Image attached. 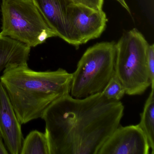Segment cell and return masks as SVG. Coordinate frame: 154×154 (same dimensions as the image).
<instances>
[{
    "instance_id": "obj_3",
    "label": "cell",
    "mask_w": 154,
    "mask_h": 154,
    "mask_svg": "<svg viewBox=\"0 0 154 154\" xmlns=\"http://www.w3.org/2000/svg\"><path fill=\"white\" fill-rule=\"evenodd\" d=\"M116 44L100 42L86 49L72 73L71 96L82 99L103 91L115 74Z\"/></svg>"
},
{
    "instance_id": "obj_14",
    "label": "cell",
    "mask_w": 154,
    "mask_h": 154,
    "mask_svg": "<svg viewBox=\"0 0 154 154\" xmlns=\"http://www.w3.org/2000/svg\"><path fill=\"white\" fill-rule=\"evenodd\" d=\"M147 64L151 85L154 84V45H149L147 51ZM151 86V85H150Z\"/></svg>"
},
{
    "instance_id": "obj_16",
    "label": "cell",
    "mask_w": 154,
    "mask_h": 154,
    "mask_svg": "<svg viewBox=\"0 0 154 154\" xmlns=\"http://www.w3.org/2000/svg\"><path fill=\"white\" fill-rule=\"evenodd\" d=\"M8 149L3 143L2 137L0 134V154H8Z\"/></svg>"
},
{
    "instance_id": "obj_15",
    "label": "cell",
    "mask_w": 154,
    "mask_h": 154,
    "mask_svg": "<svg viewBox=\"0 0 154 154\" xmlns=\"http://www.w3.org/2000/svg\"><path fill=\"white\" fill-rule=\"evenodd\" d=\"M72 3L82 4L96 10H102L104 0H70Z\"/></svg>"
},
{
    "instance_id": "obj_4",
    "label": "cell",
    "mask_w": 154,
    "mask_h": 154,
    "mask_svg": "<svg viewBox=\"0 0 154 154\" xmlns=\"http://www.w3.org/2000/svg\"><path fill=\"white\" fill-rule=\"evenodd\" d=\"M149 44L137 29L124 33L116 44L115 75L125 94H143L151 85L147 64Z\"/></svg>"
},
{
    "instance_id": "obj_2",
    "label": "cell",
    "mask_w": 154,
    "mask_h": 154,
    "mask_svg": "<svg viewBox=\"0 0 154 154\" xmlns=\"http://www.w3.org/2000/svg\"><path fill=\"white\" fill-rule=\"evenodd\" d=\"M72 73L63 68L37 72L27 63L5 68L0 82L7 91L21 124L42 118L56 100L69 94Z\"/></svg>"
},
{
    "instance_id": "obj_11",
    "label": "cell",
    "mask_w": 154,
    "mask_h": 154,
    "mask_svg": "<svg viewBox=\"0 0 154 154\" xmlns=\"http://www.w3.org/2000/svg\"><path fill=\"white\" fill-rule=\"evenodd\" d=\"M151 89L143 112L140 113L138 125L146 138L150 148V154H154V88Z\"/></svg>"
},
{
    "instance_id": "obj_8",
    "label": "cell",
    "mask_w": 154,
    "mask_h": 154,
    "mask_svg": "<svg viewBox=\"0 0 154 154\" xmlns=\"http://www.w3.org/2000/svg\"><path fill=\"white\" fill-rule=\"evenodd\" d=\"M21 126L7 91L0 82V134L10 154H20L24 140Z\"/></svg>"
},
{
    "instance_id": "obj_13",
    "label": "cell",
    "mask_w": 154,
    "mask_h": 154,
    "mask_svg": "<svg viewBox=\"0 0 154 154\" xmlns=\"http://www.w3.org/2000/svg\"><path fill=\"white\" fill-rule=\"evenodd\" d=\"M101 93L109 100L120 101L125 94V91L122 85L114 74Z\"/></svg>"
},
{
    "instance_id": "obj_17",
    "label": "cell",
    "mask_w": 154,
    "mask_h": 154,
    "mask_svg": "<svg viewBox=\"0 0 154 154\" xmlns=\"http://www.w3.org/2000/svg\"><path fill=\"white\" fill-rule=\"evenodd\" d=\"M116 1L119 2L120 4V5L123 7L124 8L127 10L128 12L130 14V10L128 6V4L126 3L125 0H116Z\"/></svg>"
},
{
    "instance_id": "obj_12",
    "label": "cell",
    "mask_w": 154,
    "mask_h": 154,
    "mask_svg": "<svg viewBox=\"0 0 154 154\" xmlns=\"http://www.w3.org/2000/svg\"><path fill=\"white\" fill-rule=\"evenodd\" d=\"M50 154L45 133L32 131L24 139L20 154Z\"/></svg>"
},
{
    "instance_id": "obj_7",
    "label": "cell",
    "mask_w": 154,
    "mask_h": 154,
    "mask_svg": "<svg viewBox=\"0 0 154 154\" xmlns=\"http://www.w3.org/2000/svg\"><path fill=\"white\" fill-rule=\"evenodd\" d=\"M150 148L138 124L119 126L105 141L98 154H149Z\"/></svg>"
},
{
    "instance_id": "obj_5",
    "label": "cell",
    "mask_w": 154,
    "mask_h": 154,
    "mask_svg": "<svg viewBox=\"0 0 154 154\" xmlns=\"http://www.w3.org/2000/svg\"><path fill=\"white\" fill-rule=\"evenodd\" d=\"M1 33L35 47L48 38L57 37L32 0H2Z\"/></svg>"
},
{
    "instance_id": "obj_6",
    "label": "cell",
    "mask_w": 154,
    "mask_h": 154,
    "mask_svg": "<svg viewBox=\"0 0 154 154\" xmlns=\"http://www.w3.org/2000/svg\"><path fill=\"white\" fill-rule=\"evenodd\" d=\"M108 19L103 10H96L82 4L71 3L66 14L67 43L79 46L100 36Z\"/></svg>"
},
{
    "instance_id": "obj_10",
    "label": "cell",
    "mask_w": 154,
    "mask_h": 154,
    "mask_svg": "<svg viewBox=\"0 0 154 154\" xmlns=\"http://www.w3.org/2000/svg\"><path fill=\"white\" fill-rule=\"evenodd\" d=\"M30 48L0 33V73L9 66L27 63Z\"/></svg>"
},
{
    "instance_id": "obj_9",
    "label": "cell",
    "mask_w": 154,
    "mask_h": 154,
    "mask_svg": "<svg viewBox=\"0 0 154 154\" xmlns=\"http://www.w3.org/2000/svg\"><path fill=\"white\" fill-rule=\"evenodd\" d=\"M50 28L67 43L66 14L70 0H32Z\"/></svg>"
},
{
    "instance_id": "obj_1",
    "label": "cell",
    "mask_w": 154,
    "mask_h": 154,
    "mask_svg": "<svg viewBox=\"0 0 154 154\" xmlns=\"http://www.w3.org/2000/svg\"><path fill=\"white\" fill-rule=\"evenodd\" d=\"M124 106L101 93L82 99L69 94L45 111V133L50 154H98L120 125Z\"/></svg>"
}]
</instances>
